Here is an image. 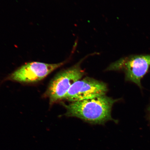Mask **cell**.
<instances>
[{
	"instance_id": "277c9868",
	"label": "cell",
	"mask_w": 150,
	"mask_h": 150,
	"mask_svg": "<svg viewBox=\"0 0 150 150\" xmlns=\"http://www.w3.org/2000/svg\"><path fill=\"white\" fill-rule=\"evenodd\" d=\"M64 63L65 62L53 64L39 62L28 63L15 71L7 79L8 80L22 83L37 82L45 78Z\"/></svg>"
},
{
	"instance_id": "5b68a950",
	"label": "cell",
	"mask_w": 150,
	"mask_h": 150,
	"mask_svg": "<svg viewBox=\"0 0 150 150\" xmlns=\"http://www.w3.org/2000/svg\"><path fill=\"white\" fill-rule=\"evenodd\" d=\"M108 91L105 83L93 78L86 77L71 86L64 99L75 102L105 95Z\"/></svg>"
},
{
	"instance_id": "8992f818",
	"label": "cell",
	"mask_w": 150,
	"mask_h": 150,
	"mask_svg": "<svg viewBox=\"0 0 150 150\" xmlns=\"http://www.w3.org/2000/svg\"><path fill=\"white\" fill-rule=\"evenodd\" d=\"M147 119L150 125V104L147 108Z\"/></svg>"
},
{
	"instance_id": "3957f363",
	"label": "cell",
	"mask_w": 150,
	"mask_h": 150,
	"mask_svg": "<svg viewBox=\"0 0 150 150\" xmlns=\"http://www.w3.org/2000/svg\"><path fill=\"white\" fill-rule=\"evenodd\" d=\"M150 67V54L133 55L122 58L112 63L107 70L123 71L125 80L136 84L142 89L141 81Z\"/></svg>"
},
{
	"instance_id": "7a4b0ae2",
	"label": "cell",
	"mask_w": 150,
	"mask_h": 150,
	"mask_svg": "<svg viewBox=\"0 0 150 150\" xmlns=\"http://www.w3.org/2000/svg\"><path fill=\"white\" fill-rule=\"evenodd\" d=\"M80 65L77 64L62 71L52 79L44 95L49 98L50 104L64 99L71 86L83 77L84 72Z\"/></svg>"
},
{
	"instance_id": "6da1fadb",
	"label": "cell",
	"mask_w": 150,
	"mask_h": 150,
	"mask_svg": "<svg viewBox=\"0 0 150 150\" xmlns=\"http://www.w3.org/2000/svg\"><path fill=\"white\" fill-rule=\"evenodd\" d=\"M119 100L105 95L67 105L63 103V105L66 109L67 117L79 118L91 124L103 125L108 121H115L112 117V108Z\"/></svg>"
}]
</instances>
